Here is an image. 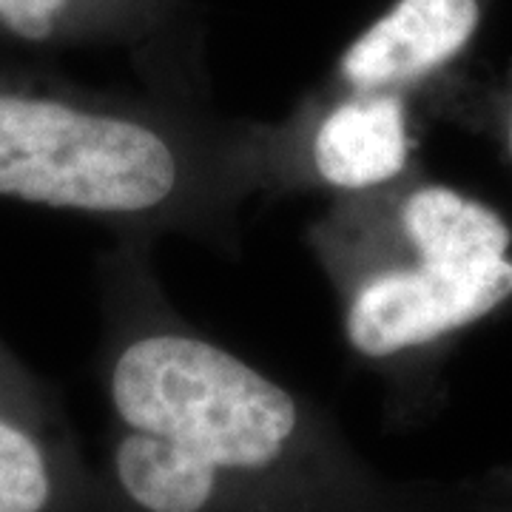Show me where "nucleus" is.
I'll list each match as a JSON object with an SVG mask.
<instances>
[{"mask_svg":"<svg viewBox=\"0 0 512 512\" xmlns=\"http://www.w3.org/2000/svg\"><path fill=\"white\" fill-rule=\"evenodd\" d=\"M80 0H0V26L20 40H49L72 18Z\"/></svg>","mask_w":512,"mask_h":512,"instance_id":"nucleus-8","label":"nucleus"},{"mask_svg":"<svg viewBox=\"0 0 512 512\" xmlns=\"http://www.w3.org/2000/svg\"><path fill=\"white\" fill-rule=\"evenodd\" d=\"M49 493L52 481L40 447L0 419V512H43Z\"/></svg>","mask_w":512,"mask_h":512,"instance_id":"nucleus-7","label":"nucleus"},{"mask_svg":"<svg viewBox=\"0 0 512 512\" xmlns=\"http://www.w3.org/2000/svg\"><path fill=\"white\" fill-rule=\"evenodd\" d=\"M481 0H396L342 55L339 74L356 92H387L436 72L470 43Z\"/></svg>","mask_w":512,"mask_h":512,"instance_id":"nucleus-4","label":"nucleus"},{"mask_svg":"<svg viewBox=\"0 0 512 512\" xmlns=\"http://www.w3.org/2000/svg\"><path fill=\"white\" fill-rule=\"evenodd\" d=\"M404 234L421 262L490 268L507 259L510 228L487 205L444 185L413 191L402 208Z\"/></svg>","mask_w":512,"mask_h":512,"instance_id":"nucleus-6","label":"nucleus"},{"mask_svg":"<svg viewBox=\"0 0 512 512\" xmlns=\"http://www.w3.org/2000/svg\"><path fill=\"white\" fill-rule=\"evenodd\" d=\"M180 160L154 128L55 100L0 94V197L94 214L163 205Z\"/></svg>","mask_w":512,"mask_h":512,"instance_id":"nucleus-2","label":"nucleus"},{"mask_svg":"<svg viewBox=\"0 0 512 512\" xmlns=\"http://www.w3.org/2000/svg\"><path fill=\"white\" fill-rule=\"evenodd\" d=\"M410 137L399 97L359 92L330 111L313 137V163L333 188L362 191L390 183L407 165Z\"/></svg>","mask_w":512,"mask_h":512,"instance_id":"nucleus-5","label":"nucleus"},{"mask_svg":"<svg viewBox=\"0 0 512 512\" xmlns=\"http://www.w3.org/2000/svg\"><path fill=\"white\" fill-rule=\"evenodd\" d=\"M111 402L131 433L160 441L217 481L276 464L299 424L285 387L185 333L131 342L114 362Z\"/></svg>","mask_w":512,"mask_h":512,"instance_id":"nucleus-1","label":"nucleus"},{"mask_svg":"<svg viewBox=\"0 0 512 512\" xmlns=\"http://www.w3.org/2000/svg\"><path fill=\"white\" fill-rule=\"evenodd\" d=\"M512 296V262L456 268L416 262L367 279L350 299L345 333L356 353L370 359L436 342L495 311Z\"/></svg>","mask_w":512,"mask_h":512,"instance_id":"nucleus-3","label":"nucleus"},{"mask_svg":"<svg viewBox=\"0 0 512 512\" xmlns=\"http://www.w3.org/2000/svg\"><path fill=\"white\" fill-rule=\"evenodd\" d=\"M510 140H512V137H510Z\"/></svg>","mask_w":512,"mask_h":512,"instance_id":"nucleus-9","label":"nucleus"}]
</instances>
